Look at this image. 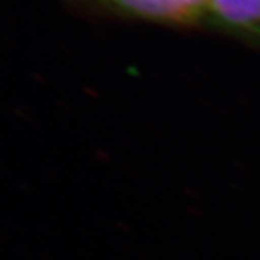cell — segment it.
Returning <instances> with one entry per match:
<instances>
[{
	"mask_svg": "<svg viewBox=\"0 0 260 260\" xmlns=\"http://www.w3.org/2000/svg\"><path fill=\"white\" fill-rule=\"evenodd\" d=\"M127 16L165 25H195L208 20L211 0H99Z\"/></svg>",
	"mask_w": 260,
	"mask_h": 260,
	"instance_id": "cell-1",
	"label": "cell"
},
{
	"mask_svg": "<svg viewBox=\"0 0 260 260\" xmlns=\"http://www.w3.org/2000/svg\"><path fill=\"white\" fill-rule=\"evenodd\" d=\"M208 20L229 34L260 44V0H211Z\"/></svg>",
	"mask_w": 260,
	"mask_h": 260,
	"instance_id": "cell-2",
	"label": "cell"
}]
</instances>
